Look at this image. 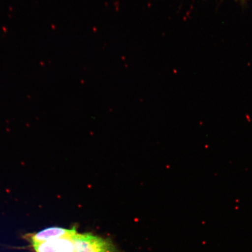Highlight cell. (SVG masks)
Listing matches in <instances>:
<instances>
[{"label":"cell","instance_id":"1","mask_svg":"<svg viewBox=\"0 0 252 252\" xmlns=\"http://www.w3.org/2000/svg\"><path fill=\"white\" fill-rule=\"evenodd\" d=\"M75 252H118L116 246L109 239L91 234H78L72 236Z\"/></svg>","mask_w":252,"mask_h":252},{"label":"cell","instance_id":"2","mask_svg":"<svg viewBox=\"0 0 252 252\" xmlns=\"http://www.w3.org/2000/svg\"><path fill=\"white\" fill-rule=\"evenodd\" d=\"M74 230L75 229H67L61 227H50L42 230L36 234L32 235L31 239L32 244L40 243V242L64 237L71 234Z\"/></svg>","mask_w":252,"mask_h":252},{"label":"cell","instance_id":"3","mask_svg":"<svg viewBox=\"0 0 252 252\" xmlns=\"http://www.w3.org/2000/svg\"><path fill=\"white\" fill-rule=\"evenodd\" d=\"M36 252H58L59 238L48 241L33 244Z\"/></svg>","mask_w":252,"mask_h":252},{"label":"cell","instance_id":"4","mask_svg":"<svg viewBox=\"0 0 252 252\" xmlns=\"http://www.w3.org/2000/svg\"><path fill=\"white\" fill-rule=\"evenodd\" d=\"M236 1L240 3L241 5H245V3L247 2V0H236Z\"/></svg>","mask_w":252,"mask_h":252}]
</instances>
